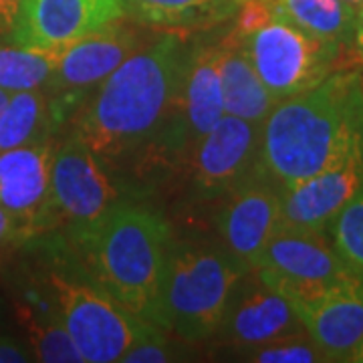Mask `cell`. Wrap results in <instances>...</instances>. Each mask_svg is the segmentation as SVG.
Masks as SVG:
<instances>
[{
    "label": "cell",
    "mask_w": 363,
    "mask_h": 363,
    "mask_svg": "<svg viewBox=\"0 0 363 363\" xmlns=\"http://www.w3.org/2000/svg\"><path fill=\"white\" fill-rule=\"evenodd\" d=\"M190 45L180 30L133 52L81 104L69 121L75 133L107 168L125 160L180 162L192 154L180 95ZM152 162V166H154Z\"/></svg>",
    "instance_id": "6da1fadb"
},
{
    "label": "cell",
    "mask_w": 363,
    "mask_h": 363,
    "mask_svg": "<svg viewBox=\"0 0 363 363\" xmlns=\"http://www.w3.org/2000/svg\"><path fill=\"white\" fill-rule=\"evenodd\" d=\"M301 331L305 327L289 298L264 283L257 269H250L234 285L214 337L236 351Z\"/></svg>",
    "instance_id": "5bb4252c"
},
{
    "label": "cell",
    "mask_w": 363,
    "mask_h": 363,
    "mask_svg": "<svg viewBox=\"0 0 363 363\" xmlns=\"http://www.w3.org/2000/svg\"><path fill=\"white\" fill-rule=\"evenodd\" d=\"M293 309L327 362H351L363 343V272Z\"/></svg>",
    "instance_id": "2e32d148"
},
{
    "label": "cell",
    "mask_w": 363,
    "mask_h": 363,
    "mask_svg": "<svg viewBox=\"0 0 363 363\" xmlns=\"http://www.w3.org/2000/svg\"><path fill=\"white\" fill-rule=\"evenodd\" d=\"M240 40L260 81L279 101L351 69L347 47L311 37L281 16Z\"/></svg>",
    "instance_id": "52a82bcc"
},
{
    "label": "cell",
    "mask_w": 363,
    "mask_h": 363,
    "mask_svg": "<svg viewBox=\"0 0 363 363\" xmlns=\"http://www.w3.org/2000/svg\"><path fill=\"white\" fill-rule=\"evenodd\" d=\"M160 33L162 30L123 16L67 49L45 87L57 131L69 125L81 104L117 67L160 37Z\"/></svg>",
    "instance_id": "8992f818"
},
{
    "label": "cell",
    "mask_w": 363,
    "mask_h": 363,
    "mask_svg": "<svg viewBox=\"0 0 363 363\" xmlns=\"http://www.w3.org/2000/svg\"><path fill=\"white\" fill-rule=\"evenodd\" d=\"M28 362L26 353L21 347H16L9 341H2L0 339V363H21Z\"/></svg>",
    "instance_id": "f546056e"
},
{
    "label": "cell",
    "mask_w": 363,
    "mask_h": 363,
    "mask_svg": "<svg viewBox=\"0 0 363 363\" xmlns=\"http://www.w3.org/2000/svg\"><path fill=\"white\" fill-rule=\"evenodd\" d=\"M57 140L0 152V206L13 218L21 242L55 230L51 166Z\"/></svg>",
    "instance_id": "8fae6325"
},
{
    "label": "cell",
    "mask_w": 363,
    "mask_h": 363,
    "mask_svg": "<svg viewBox=\"0 0 363 363\" xmlns=\"http://www.w3.org/2000/svg\"><path fill=\"white\" fill-rule=\"evenodd\" d=\"M247 269L224 245L169 238L157 298V327L186 343L216 335L234 285Z\"/></svg>",
    "instance_id": "277c9868"
},
{
    "label": "cell",
    "mask_w": 363,
    "mask_h": 363,
    "mask_svg": "<svg viewBox=\"0 0 363 363\" xmlns=\"http://www.w3.org/2000/svg\"><path fill=\"white\" fill-rule=\"evenodd\" d=\"M16 317L25 327L35 359L47 363H85L67 333L43 281L23 291L16 301Z\"/></svg>",
    "instance_id": "d6986e66"
},
{
    "label": "cell",
    "mask_w": 363,
    "mask_h": 363,
    "mask_svg": "<svg viewBox=\"0 0 363 363\" xmlns=\"http://www.w3.org/2000/svg\"><path fill=\"white\" fill-rule=\"evenodd\" d=\"M169 238V224L160 212L128 198L83 230L63 236L81 267L107 295L156 327Z\"/></svg>",
    "instance_id": "3957f363"
},
{
    "label": "cell",
    "mask_w": 363,
    "mask_h": 363,
    "mask_svg": "<svg viewBox=\"0 0 363 363\" xmlns=\"http://www.w3.org/2000/svg\"><path fill=\"white\" fill-rule=\"evenodd\" d=\"M350 65H363V4L355 9V28H353V39L347 49Z\"/></svg>",
    "instance_id": "4316f807"
},
{
    "label": "cell",
    "mask_w": 363,
    "mask_h": 363,
    "mask_svg": "<svg viewBox=\"0 0 363 363\" xmlns=\"http://www.w3.org/2000/svg\"><path fill=\"white\" fill-rule=\"evenodd\" d=\"M180 107L188 140L194 147L196 142L224 116L218 71V39L198 40L190 45L182 83Z\"/></svg>",
    "instance_id": "e0dca14e"
},
{
    "label": "cell",
    "mask_w": 363,
    "mask_h": 363,
    "mask_svg": "<svg viewBox=\"0 0 363 363\" xmlns=\"http://www.w3.org/2000/svg\"><path fill=\"white\" fill-rule=\"evenodd\" d=\"M362 186L363 157H351L307 180L281 188L279 228L329 233V226Z\"/></svg>",
    "instance_id": "9a60e30c"
},
{
    "label": "cell",
    "mask_w": 363,
    "mask_h": 363,
    "mask_svg": "<svg viewBox=\"0 0 363 363\" xmlns=\"http://www.w3.org/2000/svg\"><path fill=\"white\" fill-rule=\"evenodd\" d=\"M45 89L16 91L0 116V152L57 138Z\"/></svg>",
    "instance_id": "7402d4cb"
},
{
    "label": "cell",
    "mask_w": 363,
    "mask_h": 363,
    "mask_svg": "<svg viewBox=\"0 0 363 363\" xmlns=\"http://www.w3.org/2000/svg\"><path fill=\"white\" fill-rule=\"evenodd\" d=\"M49 250L43 285L83 362L113 363L152 327L97 285L61 238Z\"/></svg>",
    "instance_id": "5b68a950"
},
{
    "label": "cell",
    "mask_w": 363,
    "mask_h": 363,
    "mask_svg": "<svg viewBox=\"0 0 363 363\" xmlns=\"http://www.w3.org/2000/svg\"><path fill=\"white\" fill-rule=\"evenodd\" d=\"M363 157V73L335 71L281 99L260 125L259 166L281 188Z\"/></svg>",
    "instance_id": "7a4b0ae2"
},
{
    "label": "cell",
    "mask_w": 363,
    "mask_h": 363,
    "mask_svg": "<svg viewBox=\"0 0 363 363\" xmlns=\"http://www.w3.org/2000/svg\"><path fill=\"white\" fill-rule=\"evenodd\" d=\"M329 236L339 252L363 272V186L329 226Z\"/></svg>",
    "instance_id": "d4e9b609"
},
{
    "label": "cell",
    "mask_w": 363,
    "mask_h": 363,
    "mask_svg": "<svg viewBox=\"0 0 363 363\" xmlns=\"http://www.w3.org/2000/svg\"><path fill=\"white\" fill-rule=\"evenodd\" d=\"M123 16L121 0H21L11 39L37 51L63 55Z\"/></svg>",
    "instance_id": "7c38bea8"
},
{
    "label": "cell",
    "mask_w": 363,
    "mask_h": 363,
    "mask_svg": "<svg viewBox=\"0 0 363 363\" xmlns=\"http://www.w3.org/2000/svg\"><path fill=\"white\" fill-rule=\"evenodd\" d=\"M260 125L224 116L196 142L188 157L194 194L204 200H218L240 182L259 156Z\"/></svg>",
    "instance_id": "4fadbf2b"
},
{
    "label": "cell",
    "mask_w": 363,
    "mask_h": 363,
    "mask_svg": "<svg viewBox=\"0 0 363 363\" xmlns=\"http://www.w3.org/2000/svg\"><path fill=\"white\" fill-rule=\"evenodd\" d=\"M16 242H21L18 240V233H16V226H14L13 218L0 206V252L6 250L11 245H16Z\"/></svg>",
    "instance_id": "83f0119b"
},
{
    "label": "cell",
    "mask_w": 363,
    "mask_h": 363,
    "mask_svg": "<svg viewBox=\"0 0 363 363\" xmlns=\"http://www.w3.org/2000/svg\"><path fill=\"white\" fill-rule=\"evenodd\" d=\"M218 71L224 113L262 125L279 99L267 89L248 61L240 37L233 28L218 39Z\"/></svg>",
    "instance_id": "ac0fdd59"
},
{
    "label": "cell",
    "mask_w": 363,
    "mask_h": 363,
    "mask_svg": "<svg viewBox=\"0 0 363 363\" xmlns=\"http://www.w3.org/2000/svg\"><path fill=\"white\" fill-rule=\"evenodd\" d=\"M218 202L216 228L222 245L247 269H255L281 224V186L255 164Z\"/></svg>",
    "instance_id": "30bf717a"
},
{
    "label": "cell",
    "mask_w": 363,
    "mask_h": 363,
    "mask_svg": "<svg viewBox=\"0 0 363 363\" xmlns=\"http://www.w3.org/2000/svg\"><path fill=\"white\" fill-rule=\"evenodd\" d=\"M277 14L307 35L350 49L355 6L345 0H271Z\"/></svg>",
    "instance_id": "44dd1931"
},
{
    "label": "cell",
    "mask_w": 363,
    "mask_h": 363,
    "mask_svg": "<svg viewBox=\"0 0 363 363\" xmlns=\"http://www.w3.org/2000/svg\"><path fill=\"white\" fill-rule=\"evenodd\" d=\"M125 16L157 30H194L236 11V0H121Z\"/></svg>",
    "instance_id": "ffe728a7"
},
{
    "label": "cell",
    "mask_w": 363,
    "mask_h": 363,
    "mask_svg": "<svg viewBox=\"0 0 363 363\" xmlns=\"http://www.w3.org/2000/svg\"><path fill=\"white\" fill-rule=\"evenodd\" d=\"M9 99H11V93L4 89H0V116H2V111H4V107L9 104Z\"/></svg>",
    "instance_id": "4dcf8cb0"
},
{
    "label": "cell",
    "mask_w": 363,
    "mask_h": 363,
    "mask_svg": "<svg viewBox=\"0 0 363 363\" xmlns=\"http://www.w3.org/2000/svg\"><path fill=\"white\" fill-rule=\"evenodd\" d=\"M351 363H363V343L359 345V350L353 353V357H351Z\"/></svg>",
    "instance_id": "1f68e13d"
},
{
    "label": "cell",
    "mask_w": 363,
    "mask_h": 363,
    "mask_svg": "<svg viewBox=\"0 0 363 363\" xmlns=\"http://www.w3.org/2000/svg\"><path fill=\"white\" fill-rule=\"evenodd\" d=\"M327 234L279 228L255 269L262 281L285 295L291 305L319 297L359 272Z\"/></svg>",
    "instance_id": "ba28073f"
},
{
    "label": "cell",
    "mask_w": 363,
    "mask_h": 363,
    "mask_svg": "<svg viewBox=\"0 0 363 363\" xmlns=\"http://www.w3.org/2000/svg\"><path fill=\"white\" fill-rule=\"evenodd\" d=\"M21 0H0V35H11Z\"/></svg>",
    "instance_id": "f1b7e54d"
},
{
    "label": "cell",
    "mask_w": 363,
    "mask_h": 363,
    "mask_svg": "<svg viewBox=\"0 0 363 363\" xmlns=\"http://www.w3.org/2000/svg\"><path fill=\"white\" fill-rule=\"evenodd\" d=\"M168 331L152 327L143 337H140L130 350L121 355L119 362L123 363H166L178 359L176 351L172 350L169 339L166 337Z\"/></svg>",
    "instance_id": "484cf974"
},
{
    "label": "cell",
    "mask_w": 363,
    "mask_h": 363,
    "mask_svg": "<svg viewBox=\"0 0 363 363\" xmlns=\"http://www.w3.org/2000/svg\"><path fill=\"white\" fill-rule=\"evenodd\" d=\"M345 2H350L351 6H355V9H357L359 4H363V0H345Z\"/></svg>",
    "instance_id": "d6a6232c"
},
{
    "label": "cell",
    "mask_w": 363,
    "mask_h": 363,
    "mask_svg": "<svg viewBox=\"0 0 363 363\" xmlns=\"http://www.w3.org/2000/svg\"><path fill=\"white\" fill-rule=\"evenodd\" d=\"M61 57L18 45L11 35H0V89L9 93L45 89Z\"/></svg>",
    "instance_id": "603a6c76"
},
{
    "label": "cell",
    "mask_w": 363,
    "mask_h": 363,
    "mask_svg": "<svg viewBox=\"0 0 363 363\" xmlns=\"http://www.w3.org/2000/svg\"><path fill=\"white\" fill-rule=\"evenodd\" d=\"M238 359L255 363H321L327 362L323 351L315 345L307 331L283 339H274L269 343H260L252 347L234 351Z\"/></svg>",
    "instance_id": "cb8c5ba5"
},
{
    "label": "cell",
    "mask_w": 363,
    "mask_h": 363,
    "mask_svg": "<svg viewBox=\"0 0 363 363\" xmlns=\"http://www.w3.org/2000/svg\"><path fill=\"white\" fill-rule=\"evenodd\" d=\"M119 200H125V196L104 162L75 133L67 131L59 138L51 166L55 228H63V236H71L97 220Z\"/></svg>",
    "instance_id": "9c48e42d"
}]
</instances>
